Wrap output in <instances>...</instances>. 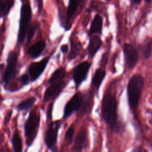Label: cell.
<instances>
[{"label":"cell","mask_w":152,"mask_h":152,"mask_svg":"<svg viewBox=\"0 0 152 152\" xmlns=\"http://www.w3.org/2000/svg\"><path fill=\"white\" fill-rule=\"evenodd\" d=\"M48 87L43 95V102L46 103L55 99L63 91L68 83V81L64 79L48 81Z\"/></svg>","instance_id":"cell-6"},{"label":"cell","mask_w":152,"mask_h":152,"mask_svg":"<svg viewBox=\"0 0 152 152\" xmlns=\"http://www.w3.org/2000/svg\"><path fill=\"white\" fill-rule=\"evenodd\" d=\"M40 121V115L36 109L30 112L29 116L24 123V130L26 138L27 147H30L36 137Z\"/></svg>","instance_id":"cell-4"},{"label":"cell","mask_w":152,"mask_h":152,"mask_svg":"<svg viewBox=\"0 0 152 152\" xmlns=\"http://www.w3.org/2000/svg\"><path fill=\"white\" fill-rule=\"evenodd\" d=\"M68 50V46L67 45H63L61 46V50L62 51V52L66 53V52H67Z\"/></svg>","instance_id":"cell-27"},{"label":"cell","mask_w":152,"mask_h":152,"mask_svg":"<svg viewBox=\"0 0 152 152\" xmlns=\"http://www.w3.org/2000/svg\"><path fill=\"white\" fill-rule=\"evenodd\" d=\"M102 26H103V19L101 16L99 14H96L90 26L89 30V34L92 35L96 33L101 34L102 31Z\"/></svg>","instance_id":"cell-16"},{"label":"cell","mask_w":152,"mask_h":152,"mask_svg":"<svg viewBox=\"0 0 152 152\" xmlns=\"http://www.w3.org/2000/svg\"><path fill=\"white\" fill-rule=\"evenodd\" d=\"M145 2H150L151 0H145Z\"/></svg>","instance_id":"cell-31"},{"label":"cell","mask_w":152,"mask_h":152,"mask_svg":"<svg viewBox=\"0 0 152 152\" xmlns=\"http://www.w3.org/2000/svg\"><path fill=\"white\" fill-rule=\"evenodd\" d=\"M61 124L60 121L51 122L48 126L45 135V142L46 147L51 152H57L58 133Z\"/></svg>","instance_id":"cell-8"},{"label":"cell","mask_w":152,"mask_h":152,"mask_svg":"<svg viewBox=\"0 0 152 152\" xmlns=\"http://www.w3.org/2000/svg\"><path fill=\"white\" fill-rule=\"evenodd\" d=\"M18 54L11 51L9 53L7 59V66L2 77L3 83L5 86L8 85L16 77L17 73Z\"/></svg>","instance_id":"cell-7"},{"label":"cell","mask_w":152,"mask_h":152,"mask_svg":"<svg viewBox=\"0 0 152 152\" xmlns=\"http://www.w3.org/2000/svg\"><path fill=\"white\" fill-rule=\"evenodd\" d=\"M49 58L46 57L42 60L31 63L28 66V73L30 75V81H35L44 72L48 62Z\"/></svg>","instance_id":"cell-10"},{"label":"cell","mask_w":152,"mask_h":152,"mask_svg":"<svg viewBox=\"0 0 152 152\" xmlns=\"http://www.w3.org/2000/svg\"><path fill=\"white\" fill-rule=\"evenodd\" d=\"M150 123L151 124H152V113H151V118H150Z\"/></svg>","instance_id":"cell-30"},{"label":"cell","mask_w":152,"mask_h":152,"mask_svg":"<svg viewBox=\"0 0 152 152\" xmlns=\"http://www.w3.org/2000/svg\"><path fill=\"white\" fill-rule=\"evenodd\" d=\"M102 44V42L99 36H95L90 38L87 50L90 58H93L94 56L97 52L100 49Z\"/></svg>","instance_id":"cell-14"},{"label":"cell","mask_w":152,"mask_h":152,"mask_svg":"<svg viewBox=\"0 0 152 152\" xmlns=\"http://www.w3.org/2000/svg\"><path fill=\"white\" fill-rule=\"evenodd\" d=\"M89 100L86 99L81 93H76L65 104L64 110V118L68 119L73 113L81 111L85 113L89 108Z\"/></svg>","instance_id":"cell-3"},{"label":"cell","mask_w":152,"mask_h":152,"mask_svg":"<svg viewBox=\"0 0 152 152\" xmlns=\"http://www.w3.org/2000/svg\"><path fill=\"white\" fill-rule=\"evenodd\" d=\"M105 76L106 71L104 69L99 68L95 71L92 78V85L97 90L99 89L100 86L105 78Z\"/></svg>","instance_id":"cell-17"},{"label":"cell","mask_w":152,"mask_h":152,"mask_svg":"<svg viewBox=\"0 0 152 152\" xmlns=\"http://www.w3.org/2000/svg\"><path fill=\"white\" fill-rule=\"evenodd\" d=\"M37 2V5H38V8H39V11L40 13L42 11V8H43V2L42 0H36Z\"/></svg>","instance_id":"cell-26"},{"label":"cell","mask_w":152,"mask_h":152,"mask_svg":"<svg viewBox=\"0 0 152 152\" xmlns=\"http://www.w3.org/2000/svg\"><path fill=\"white\" fill-rule=\"evenodd\" d=\"M133 1V2L135 4H137V5H138L140 4L141 0H132Z\"/></svg>","instance_id":"cell-29"},{"label":"cell","mask_w":152,"mask_h":152,"mask_svg":"<svg viewBox=\"0 0 152 152\" xmlns=\"http://www.w3.org/2000/svg\"><path fill=\"white\" fill-rule=\"evenodd\" d=\"M46 47V43L43 40H40L29 47L27 50L28 55L33 59L39 57Z\"/></svg>","instance_id":"cell-15"},{"label":"cell","mask_w":152,"mask_h":152,"mask_svg":"<svg viewBox=\"0 0 152 152\" xmlns=\"http://www.w3.org/2000/svg\"><path fill=\"white\" fill-rule=\"evenodd\" d=\"M144 85V77L140 74L133 75L128 81L127 84L128 102L132 110H136L138 107Z\"/></svg>","instance_id":"cell-2"},{"label":"cell","mask_w":152,"mask_h":152,"mask_svg":"<svg viewBox=\"0 0 152 152\" xmlns=\"http://www.w3.org/2000/svg\"><path fill=\"white\" fill-rule=\"evenodd\" d=\"M1 1H4V0H1Z\"/></svg>","instance_id":"cell-34"},{"label":"cell","mask_w":152,"mask_h":152,"mask_svg":"<svg viewBox=\"0 0 152 152\" xmlns=\"http://www.w3.org/2000/svg\"><path fill=\"white\" fill-rule=\"evenodd\" d=\"M36 101L34 97H31L22 101L17 106L16 108L18 111H24L31 108Z\"/></svg>","instance_id":"cell-19"},{"label":"cell","mask_w":152,"mask_h":152,"mask_svg":"<svg viewBox=\"0 0 152 152\" xmlns=\"http://www.w3.org/2000/svg\"><path fill=\"white\" fill-rule=\"evenodd\" d=\"M123 52L126 64L129 68H133L138 61V55L137 50L133 45L125 43L123 46Z\"/></svg>","instance_id":"cell-11"},{"label":"cell","mask_w":152,"mask_h":152,"mask_svg":"<svg viewBox=\"0 0 152 152\" xmlns=\"http://www.w3.org/2000/svg\"><path fill=\"white\" fill-rule=\"evenodd\" d=\"M102 112L103 119L112 131L119 132L124 129L123 124L119 121L118 102L114 94L108 91L103 97Z\"/></svg>","instance_id":"cell-1"},{"label":"cell","mask_w":152,"mask_h":152,"mask_svg":"<svg viewBox=\"0 0 152 152\" xmlns=\"http://www.w3.org/2000/svg\"><path fill=\"white\" fill-rule=\"evenodd\" d=\"M19 81L22 84H23L24 86H26L28 84L30 81V78H29L27 74H23L20 76L19 78Z\"/></svg>","instance_id":"cell-25"},{"label":"cell","mask_w":152,"mask_h":152,"mask_svg":"<svg viewBox=\"0 0 152 152\" xmlns=\"http://www.w3.org/2000/svg\"><path fill=\"white\" fill-rule=\"evenodd\" d=\"M142 149L140 147H137L133 150V152H141Z\"/></svg>","instance_id":"cell-28"},{"label":"cell","mask_w":152,"mask_h":152,"mask_svg":"<svg viewBox=\"0 0 152 152\" xmlns=\"http://www.w3.org/2000/svg\"><path fill=\"white\" fill-rule=\"evenodd\" d=\"M11 142L14 152H22V139L18 131L14 132L11 139Z\"/></svg>","instance_id":"cell-18"},{"label":"cell","mask_w":152,"mask_h":152,"mask_svg":"<svg viewBox=\"0 0 152 152\" xmlns=\"http://www.w3.org/2000/svg\"><path fill=\"white\" fill-rule=\"evenodd\" d=\"M14 4V0L1 1V16H7Z\"/></svg>","instance_id":"cell-20"},{"label":"cell","mask_w":152,"mask_h":152,"mask_svg":"<svg viewBox=\"0 0 152 152\" xmlns=\"http://www.w3.org/2000/svg\"><path fill=\"white\" fill-rule=\"evenodd\" d=\"M105 1H110V0H105Z\"/></svg>","instance_id":"cell-32"},{"label":"cell","mask_w":152,"mask_h":152,"mask_svg":"<svg viewBox=\"0 0 152 152\" xmlns=\"http://www.w3.org/2000/svg\"><path fill=\"white\" fill-rule=\"evenodd\" d=\"M38 27H39V23L37 22H34L32 23L31 25H30L26 34L27 43H29L31 40V39L33 38L35 34V33L37 29L38 28Z\"/></svg>","instance_id":"cell-22"},{"label":"cell","mask_w":152,"mask_h":152,"mask_svg":"<svg viewBox=\"0 0 152 152\" xmlns=\"http://www.w3.org/2000/svg\"><path fill=\"white\" fill-rule=\"evenodd\" d=\"M91 65V63L87 61H84L73 68L72 71V79L77 88L86 80Z\"/></svg>","instance_id":"cell-9"},{"label":"cell","mask_w":152,"mask_h":152,"mask_svg":"<svg viewBox=\"0 0 152 152\" xmlns=\"http://www.w3.org/2000/svg\"><path fill=\"white\" fill-rule=\"evenodd\" d=\"M21 1H23V0H21Z\"/></svg>","instance_id":"cell-33"},{"label":"cell","mask_w":152,"mask_h":152,"mask_svg":"<svg viewBox=\"0 0 152 152\" xmlns=\"http://www.w3.org/2000/svg\"><path fill=\"white\" fill-rule=\"evenodd\" d=\"M81 49V45L79 42H74L71 43V50L68 55V60H73L75 59L77 56L80 53Z\"/></svg>","instance_id":"cell-21"},{"label":"cell","mask_w":152,"mask_h":152,"mask_svg":"<svg viewBox=\"0 0 152 152\" xmlns=\"http://www.w3.org/2000/svg\"><path fill=\"white\" fill-rule=\"evenodd\" d=\"M152 52V42H148L142 47V55L144 58L148 59L151 54Z\"/></svg>","instance_id":"cell-24"},{"label":"cell","mask_w":152,"mask_h":152,"mask_svg":"<svg viewBox=\"0 0 152 152\" xmlns=\"http://www.w3.org/2000/svg\"><path fill=\"white\" fill-rule=\"evenodd\" d=\"M88 143V134L85 128H81L78 132L72 147L74 152H81Z\"/></svg>","instance_id":"cell-12"},{"label":"cell","mask_w":152,"mask_h":152,"mask_svg":"<svg viewBox=\"0 0 152 152\" xmlns=\"http://www.w3.org/2000/svg\"><path fill=\"white\" fill-rule=\"evenodd\" d=\"M82 0H69L68 5L67 7L66 12V17H65V25L66 28L65 30H69L68 27V23L69 22L71 18L76 12L77 9L78 8Z\"/></svg>","instance_id":"cell-13"},{"label":"cell","mask_w":152,"mask_h":152,"mask_svg":"<svg viewBox=\"0 0 152 152\" xmlns=\"http://www.w3.org/2000/svg\"><path fill=\"white\" fill-rule=\"evenodd\" d=\"M74 135V128L72 125H71L65 132V141L67 145H70L73 141Z\"/></svg>","instance_id":"cell-23"},{"label":"cell","mask_w":152,"mask_h":152,"mask_svg":"<svg viewBox=\"0 0 152 152\" xmlns=\"http://www.w3.org/2000/svg\"><path fill=\"white\" fill-rule=\"evenodd\" d=\"M31 18V8L30 2H27L23 4L20 10V25L18 33L17 42L18 43H22L27 34L28 28L30 25V21Z\"/></svg>","instance_id":"cell-5"}]
</instances>
